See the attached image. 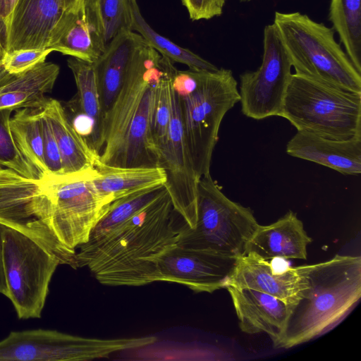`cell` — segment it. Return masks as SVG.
Segmentation results:
<instances>
[{
    "mask_svg": "<svg viewBox=\"0 0 361 361\" xmlns=\"http://www.w3.org/2000/svg\"><path fill=\"white\" fill-rule=\"evenodd\" d=\"M166 192L100 243L77 252L78 267H87L102 284L140 286L159 281V258L176 245V226Z\"/></svg>",
    "mask_w": 361,
    "mask_h": 361,
    "instance_id": "cell-1",
    "label": "cell"
},
{
    "mask_svg": "<svg viewBox=\"0 0 361 361\" xmlns=\"http://www.w3.org/2000/svg\"><path fill=\"white\" fill-rule=\"evenodd\" d=\"M97 169L78 176L40 180L16 230L54 255L60 264L77 269V252L85 244L110 202L97 190Z\"/></svg>",
    "mask_w": 361,
    "mask_h": 361,
    "instance_id": "cell-2",
    "label": "cell"
},
{
    "mask_svg": "<svg viewBox=\"0 0 361 361\" xmlns=\"http://www.w3.org/2000/svg\"><path fill=\"white\" fill-rule=\"evenodd\" d=\"M171 63L146 42L137 49L119 94L105 115L98 163L117 168L160 167L151 122L157 87Z\"/></svg>",
    "mask_w": 361,
    "mask_h": 361,
    "instance_id": "cell-3",
    "label": "cell"
},
{
    "mask_svg": "<svg viewBox=\"0 0 361 361\" xmlns=\"http://www.w3.org/2000/svg\"><path fill=\"white\" fill-rule=\"evenodd\" d=\"M305 286L290 305L286 329L277 348H290L317 337L338 323L361 296V258L332 259L296 267Z\"/></svg>",
    "mask_w": 361,
    "mask_h": 361,
    "instance_id": "cell-4",
    "label": "cell"
},
{
    "mask_svg": "<svg viewBox=\"0 0 361 361\" xmlns=\"http://www.w3.org/2000/svg\"><path fill=\"white\" fill-rule=\"evenodd\" d=\"M230 69L176 70L172 87L180 106L184 133L199 178L210 173L212 157L226 114L240 102Z\"/></svg>",
    "mask_w": 361,
    "mask_h": 361,
    "instance_id": "cell-5",
    "label": "cell"
},
{
    "mask_svg": "<svg viewBox=\"0 0 361 361\" xmlns=\"http://www.w3.org/2000/svg\"><path fill=\"white\" fill-rule=\"evenodd\" d=\"M273 23L295 74L361 93V73L336 42L332 27L298 11H276Z\"/></svg>",
    "mask_w": 361,
    "mask_h": 361,
    "instance_id": "cell-6",
    "label": "cell"
},
{
    "mask_svg": "<svg viewBox=\"0 0 361 361\" xmlns=\"http://www.w3.org/2000/svg\"><path fill=\"white\" fill-rule=\"evenodd\" d=\"M297 130L343 140L361 135V93L292 73L279 116Z\"/></svg>",
    "mask_w": 361,
    "mask_h": 361,
    "instance_id": "cell-7",
    "label": "cell"
},
{
    "mask_svg": "<svg viewBox=\"0 0 361 361\" xmlns=\"http://www.w3.org/2000/svg\"><path fill=\"white\" fill-rule=\"evenodd\" d=\"M197 221L181 228L176 245L185 249L238 258L258 224L250 208L228 198L210 173L198 182Z\"/></svg>",
    "mask_w": 361,
    "mask_h": 361,
    "instance_id": "cell-8",
    "label": "cell"
},
{
    "mask_svg": "<svg viewBox=\"0 0 361 361\" xmlns=\"http://www.w3.org/2000/svg\"><path fill=\"white\" fill-rule=\"evenodd\" d=\"M2 263L6 296L19 319L41 317L58 259L25 233L6 226Z\"/></svg>",
    "mask_w": 361,
    "mask_h": 361,
    "instance_id": "cell-9",
    "label": "cell"
},
{
    "mask_svg": "<svg viewBox=\"0 0 361 361\" xmlns=\"http://www.w3.org/2000/svg\"><path fill=\"white\" fill-rule=\"evenodd\" d=\"M156 341L153 336L102 339L41 329L11 331L0 341V361H87Z\"/></svg>",
    "mask_w": 361,
    "mask_h": 361,
    "instance_id": "cell-10",
    "label": "cell"
},
{
    "mask_svg": "<svg viewBox=\"0 0 361 361\" xmlns=\"http://www.w3.org/2000/svg\"><path fill=\"white\" fill-rule=\"evenodd\" d=\"M291 68L276 27L274 23L266 25L261 65L255 71H247L240 75L242 113L255 120L279 116L292 75Z\"/></svg>",
    "mask_w": 361,
    "mask_h": 361,
    "instance_id": "cell-11",
    "label": "cell"
},
{
    "mask_svg": "<svg viewBox=\"0 0 361 361\" xmlns=\"http://www.w3.org/2000/svg\"><path fill=\"white\" fill-rule=\"evenodd\" d=\"M159 166L166 175L164 187L175 212L192 228L197 221L198 178L187 145L178 97L172 87V107Z\"/></svg>",
    "mask_w": 361,
    "mask_h": 361,
    "instance_id": "cell-12",
    "label": "cell"
},
{
    "mask_svg": "<svg viewBox=\"0 0 361 361\" xmlns=\"http://www.w3.org/2000/svg\"><path fill=\"white\" fill-rule=\"evenodd\" d=\"M237 259L175 245L159 259V281L184 285L195 293H212L225 288Z\"/></svg>",
    "mask_w": 361,
    "mask_h": 361,
    "instance_id": "cell-13",
    "label": "cell"
},
{
    "mask_svg": "<svg viewBox=\"0 0 361 361\" xmlns=\"http://www.w3.org/2000/svg\"><path fill=\"white\" fill-rule=\"evenodd\" d=\"M68 13L66 0H18L4 32L6 51L51 47Z\"/></svg>",
    "mask_w": 361,
    "mask_h": 361,
    "instance_id": "cell-14",
    "label": "cell"
},
{
    "mask_svg": "<svg viewBox=\"0 0 361 361\" xmlns=\"http://www.w3.org/2000/svg\"><path fill=\"white\" fill-rule=\"evenodd\" d=\"M259 290L279 298L289 305L295 303L305 286L297 267L280 265L252 252L238 257L227 284Z\"/></svg>",
    "mask_w": 361,
    "mask_h": 361,
    "instance_id": "cell-15",
    "label": "cell"
},
{
    "mask_svg": "<svg viewBox=\"0 0 361 361\" xmlns=\"http://www.w3.org/2000/svg\"><path fill=\"white\" fill-rule=\"evenodd\" d=\"M242 331L265 333L277 347L284 333L290 305L268 293L248 288L226 285Z\"/></svg>",
    "mask_w": 361,
    "mask_h": 361,
    "instance_id": "cell-16",
    "label": "cell"
},
{
    "mask_svg": "<svg viewBox=\"0 0 361 361\" xmlns=\"http://www.w3.org/2000/svg\"><path fill=\"white\" fill-rule=\"evenodd\" d=\"M286 149L291 157L322 165L343 175L361 173V135L338 140L298 130L288 142Z\"/></svg>",
    "mask_w": 361,
    "mask_h": 361,
    "instance_id": "cell-17",
    "label": "cell"
},
{
    "mask_svg": "<svg viewBox=\"0 0 361 361\" xmlns=\"http://www.w3.org/2000/svg\"><path fill=\"white\" fill-rule=\"evenodd\" d=\"M145 42L137 32L123 31L106 44L92 63L104 117L119 94L136 51Z\"/></svg>",
    "mask_w": 361,
    "mask_h": 361,
    "instance_id": "cell-18",
    "label": "cell"
},
{
    "mask_svg": "<svg viewBox=\"0 0 361 361\" xmlns=\"http://www.w3.org/2000/svg\"><path fill=\"white\" fill-rule=\"evenodd\" d=\"M312 241L301 220L289 211L273 224L259 225L247 244L245 254L252 252L266 260L306 259L307 247Z\"/></svg>",
    "mask_w": 361,
    "mask_h": 361,
    "instance_id": "cell-19",
    "label": "cell"
},
{
    "mask_svg": "<svg viewBox=\"0 0 361 361\" xmlns=\"http://www.w3.org/2000/svg\"><path fill=\"white\" fill-rule=\"evenodd\" d=\"M42 111L54 135L64 175L73 176L94 171L99 156L76 130L61 102L49 98Z\"/></svg>",
    "mask_w": 361,
    "mask_h": 361,
    "instance_id": "cell-20",
    "label": "cell"
},
{
    "mask_svg": "<svg viewBox=\"0 0 361 361\" xmlns=\"http://www.w3.org/2000/svg\"><path fill=\"white\" fill-rule=\"evenodd\" d=\"M106 43L97 11L68 12L54 44L49 47L88 63H93L104 51Z\"/></svg>",
    "mask_w": 361,
    "mask_h": 361,
    "instance_id": "cell-21",
    "label": "cell"
},
{
    "mask_svg": "<svg viewBox=\"0 0 361 361\" xmlns=\"http://www.w3.org/2000/svg\"><path fill=\"white\" fill-rule=\"evenodd\" d=\"M59 71L57 64L45 61L13 75L0 86V109H42L49 99L46 94L52 91Z\"/></svg>",
    "mask_w": 361,
    "mask_h": 361,
    "instance_id": "cell-22",
    "label": "cell"
},
{
    "mask_svg": "<svg viewBox=\"0 0 361 361\" xmlns=\"http://www.w3.org/2000/svg\"><path fill=\"white\" fill-rule=\"evenodd\" d=\"M96 169L94 185L98 192L111 202L142 190L164 185L166 181L162 167L117 168L97 162Z\"/></svg>",
    "mask_w": 361,
    "mask_h": 361,
    "instance_id": "cell-23",
    "label": "cell"
},
{
    "mask_svg": "<svg viewBox=\"0 0 361 361\" xmlns=\"http://www.w3.org/2000/svg\"><path fill=\"white\" fill-rule=\"evenodd\" d=\"M166 192L164 185H159L126 195L113 201L109 204L107 211L92 229L88 241L80 247H90L104 240L156 202Z\"/></svg>",
    "mask_w": 361,
    "mask_h": 361,
    "instance_id": "cell-24",
    "label": "cell"
},
{
    "mask_svg": "<svg viewBox=\"0 0 361 361\" xmlns=\"http://www.w3.org/2000/svg\"><path fill=\"white\" fill-rule=\"evenodd\" d=\"M77 87L76 104L79 112L93 123L92 147L100 154L104 146V114L102 111L93 64L73 57L67 61Z\"/></svg>",
    "mask_w": 361,
    "mask_h": 361,
    "instance_id": "cell-25",
    "label": "cell"
},
{
    "mask_svg": "<svg viewBox=\"0 0 361 361\" xmlns=\"http://www.w3.org/2000/svg\"><path fill=\"white\" fill-rule=\"evenodd\" d=\"M131 12L130 30L139 34L145 42L173 63H180L192 71H214L219 68L188 49L183 48L157 32L142 16L137 0H129Z\"/></svg>",
    "mask_w": 361,
    "mask_h": 361,
    "instance_id": "cell-26",
    "label": "cell"
},
{
    "mask_svg": "<svg viewBox=\"0 0 361 361\" xmlns=\"http://www.w3.org/2000/svg\"><path fill=\"white\" fill-rule=\"evenodd\" d=\"M11 130L24 157L38 171L42 180L47 178L43 154L42 112L39 109H17L10 120Z\"/></svg>",
    "mask_w": 361,
    "mask_h": 361,
    "instance_id": "cell-27",
    "label": "cell"
},
{
    "mask_svg": "<svg viewBox=\"0 0 361 361\" xmlns=\"http://www.w3.org/2000/svg\"><path fill=\"white\" fill-rule=\"evenodd\" d=\"M329 20L350 61L361 73V0H330Z\"/></svg>",
    "mask_w": 361,
    "mask_h": 361,
    "instance_id": "cell-28",
    "label": "cell"
},
{
    "mask_svg": "<svg viewBox=\"0 0 361 361\" xmlns=\"http://www.w3.org/2000/svg\"><path fill=\"white\" fill-rule=\"evenodd\" d=\"M176 69L173 63H171L160 80L152 111L151 137L159 159L170 122L172 107V79Z\"/></svg>",
    "mask_w": 361,
    "mask_h": 361,
    "instance_id": "cell-29",
    "label": "cell"
},
{
    "mask_svg": "<svg viewBox=\"0 0 361 361\" xmlns=\"http://www.w3.org/2000/svg\"><path fill=\"white\" fill-rule=\"evenodd\" d=\"M13 110L0 109V166L23 177L42 180L38 171L24 157L13 136L10 120Z\"/></svg>",
    "mask_w": 361,
    "mask_h": 361,
    "instance_id": "cell-30",
    "label": "cell"
},
{
    "mask_svg": "<svg viewBox=\"0 0 361 361\" xmlns=\"http://www.w3.org/2000/svg\"><path fill=\"white\" fill-rule=\"evenodd\" d=\"M96 5L106 44L120 32L131 30L129 0H97Z\"/></svg>",
    "mask_w": 361,
    "mask_h": 361,
    "instance_id": "cell-31",
    "label": "cell"
},
{
    "mask_svg": "<svg viewBox=\"0 0 361 361\" xmlns=\"http://www.w3.org/2000/svg\"><path fill=\"white\" fill-rule=\"evenodd\" d=\"M51 52H52V50L50 48L6 51L2 59V63L8 73L18 75L45 62L47 56Z\"/></svg>",
    "mask_w": 361,
    "mask_h": 361,
    "instance_id": "cell-32",
    "label": "cell"
},
{
    "mask_svg": "<svg viewBox=\"0 0 361 361\" xmlns=\"http://www.w3.org/2000/svg\"><path fill=\"white\" fill-rule=\"evenodd\" d=\"M41 112L43 135V154L47 173L45 179L51 177H60L65 176L63 173L60 152L50 123L43 114L42 109Z\"/></svg>",
    "mask_w": 361,
    "mask_h": 361,
    "instance_id": "cell-33",
    "label": "cell"
},
{
    "mask_svg": "<svg viewBox=\"0 0 361 361\" xmlns=\"http://www.w3.org/2000/svg\"><path fill=\"white\" fill-rule=\"evenodd\" d=\"M190 18L193 20H209L220 16L226 0H181Z\"/></svg>",
    "mask_w": 361,
    "mask_h": 361,
    "instance_id": "cell-34",
    "label": "cell"
},
{
    "mask_svg": "<svg viewBox=\"0 0 361 361\" xmlns=\"http://www.w3.org/2000/svg\"><path fill=\"white\" fill-rule=\"evenodd\" d=\"M18 0H0V24L3 31L7 28L11 14Z\"/></svg>",
    "mask_w": 361,
    "mask_h": 361,
    "instance_id": "cell-35",
    "label": "cell"
},
{
    "mask_svg": "<svg viewBox=\"0 0 361 361\" xmlns=\"http://www.w3.org/2000/svg\"><path fill=\"white\" fill-rule=\"evenodd\" d=\"M6 226L0 223V293L6 296L7 288L2 263V234Z\"/></svg>",
    "mask_w": 361,
    "mask_h": 361,
    "instance_id": "cell-36",
    "label": "cell"
},
{
    "mask_svg": "<svg viewBox=\"0 0 361 361\" xmlns=\"http://www.w3.org/2000/svg\"><path fill=\"white\" fill-rule=\"evenodd\" d=\"M5 53V50L0 49V86L9 80L13 75L8 73L4 68L2 59Z\"/></svg>",
    "mask_w": 361,
    "mask_h": 361,
    "instance_id": "cell-37",
    "label": "cell"
},
{
    "mask_svg": "<svg viewBox=\"0 0 361 361\" xmlns=\"http://www.w3.org/2000/svg\"><path fill=\"white\" fill-rule=\"evenodd\" d=\"M68 12L77 13L83 8V0H66Z\"/></svg>",
    "mask_w": 361,
    "mask_h": 361,
    "instance_id": "cell-38",
    "label": "cell"
},
{
    "mask_svg": "<svg viewBox=\"0 0 361 361\" xmlns=\"http://www.w3.org/2000/svg\"><path fill=\"white\" fill-rule=\"evenodd\" d=\"M97 0H83V8L97 10Z\"/></svg>",
    "mask_w": 361,
    "mask_h": 361,
    "instance_id": "cell-39",
    "label": "cell"
},
{
    "mask_svg": "<svg viewBox=\"0 0 361 361\" xmlns=\"http://www.w3.org/2000/svg\"><path fill=\"white\" fill-rule=\"evenodd\" d=\"M0 49L5 50V49H4V46H3L2 41L1 39V38H0Z\"/></svg>",
    "mask_w": 361,
    "mask_h": 361,
    "instance_id": "cell-40",
    "label": "cell"
},
{
    "mask_svg": "<svg viewBox=\"0 0 361 361\" xmlns=\"http://www.w3.org/2000/svg\"><path fill=\"white\" fill-rule=\"evenodd\" d=\"M240 2H249V1H251L252 0H239Z\"/></svg>",
    "mask_w": 361,
    "mask_h": 361,
    "instance_id": "cell-41",
    "label": "cell"
}]
</instances>
